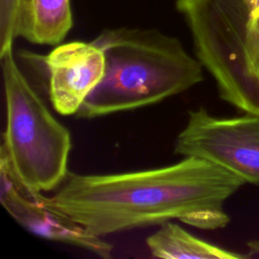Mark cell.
Returning <instances> with one entry per match:
<instances>
[{
	"mask_svg": "<svg viewBox=\"0 0 259 259\" xmlns=\"http://www.w3.org/2000/svg\"><path fill=\"white\" fill-rule=\"evenodd\" d=\"M246 181L208 160L186 156L160 168L115 174L68 172L54 195L36 192L96 236L178 220L202 230L225 228V202Z\"/></svg>",
	"mask_w": 259,
	"mask_h": 259,
	"instance_id": "cell-1",
	"label": "cell"
},
{
	"mask_svg": "<svg viewBox=\"0 0 259 259\" xmlns=\"http://www.w3.org/2000/svg\"><path fill=\"white\" fill-rule=\"evenodd\" d=\"M104 75L76 116L96 118L160 102L203 80V67L180 40L157 29L107 28L93 40Z\"/></svg>",
	"mask_w": 259,
	"mask_h": 259,
	"instance_id": "cell-2",
	"label": "cell"
},
{
	"mask_svg": "<svg viewBox=\"0 0 259 259\" xmlns=\"http://www.w3.org/2000/svg\"><path fill=\"white\" fill-rule=\"evenodd\" d=\"M0 60L6 103L0 162L27 191L55 190L69 172L71 134L28 82L13 50L1 54Z\"/></svg>",
	"mask_w": 259,
	"mask_h": 259,
	"instance_id": "cell-3",
	"label": "cell"
},
{
	"mask_svg": "<svg viewBox=\"0 0 259 259\" xmlns=\"http://www.w3.org/2000/svg\"><path fill=\"white\" fill-rule=\"evenodd\" d=\"M194 52L213 78L220 97L242 110L246 46L253 9L247 0H176Z\"/></svg>",
	"mask_w": 259,
	"mask_h": 259,
	"instance_id": "cell-4",
	"label": "cell"
},
{
	"mask_svg": "<svg viewBox=\"0 0 259 259\" xmlns=\"http://www.w3.org/2000/svg\"><path fill=\"white\" fill-rule=\"evenodd\" d=\"M174 152L208 160L239 175L246 183L258 184L259 115L218 117L204 107L190 110L175 140Z\"/></svg>",
	"mask_w": 259,
	"mask_h": 259,
	"instance_id": "cell-5",
	"label": "cell"
},
{
	"mask_svg": "<svg viewBox=\"0 0 259 259\" xmlns=\"http://www.w3.org/2000/svg\"><path fill=\"white\" fill-rule=\"evenodd\" d=\"M0 200L7 212L23 228L41 238L68 244L100 258H110L113 246L68 214L41 202L36 192L19 184L0 162Z\"/></svg>",
	"mask_w": 259,
	"mask_h": 259,
	"instance_id": "cell-6",
	"label": "cell"
},
{
	"mask_svg": "<svg viewBox=\"0 0 259 259\" xmlns=\"http://www.w3.org/2000/svg\"><path fill=\"white\" fill-rule=\"evenodd\" d=\"M49 72V93L61 115H76L86 98L103 78L105 59L93 41L58 45L42 58Z\"/></svg>",
	"mask_w": 259,
	"mask_h": 259,
	"instance_id": "cell-7",
	"label": "cell"
},
{
	"mask_svg": "<svg viewBox=\"0 0 259 259\" xmlns=\"http://www.w3.org/2000/svg\"><path fill=\"white\" fill-rule=\"evenodd\" d=\"M73 26L70 0H18L15 35L35 45H60Z\"/></svg>",
	"mask_w": 259,
	"mask_h": 259,
	"instance_id": "cell-8",
	"label": "cell"
},
{
	"mask_svg": "<svg viewBox=\"0 0 259 259\" xmlns=\"http://www.w3.org/2000/svg\"><path fill=\"white\" fill-rule=\"evenodd\" d=\"M154 257L163 259H238L244 255L201 240L173 222H166L146 239Z\"/></svg>",
	"mask_w": 259,
	"mask_h": 259,
	"instance_id": "cell-9",
	"label": "cell"
},
{
	"mask_svg": "<svg viewBox=\"0 0 259 259\" xmlns=\"http://www.w3.org/2000/svg\"><path fill=\"white\" fill-rule=\"evenodd\" d=\"M18 0H0V55L13 48Z\"/></svg>",
	"mask_w": 259,
	"mask_h": 259,
	"instance_id": "cell-10",
	"label": "cell"
},
{
	"mask_svg": "<svg viewBox=\"0 0 259 259\" xmlns=\"http://www.w3.org/2000/svg\"><path fill=\"white\" fill-rule=\"evenodd\" d=\"M247 253L244 255L245 258L259 259V239L251 240L247 242Z\"/></svg>",
	"mask_w": 259,
	"mask_h": 259,
	"instance_id": "cell-11",
	"label": "cell"
},
{
	"mask_svg": "<svg viewBox=\"0 0 259 259\" xmlns=\"http://www.w3.org/2000/svg\"><path fill=\"white\" fill-rule=\"evenodd\" d=\"M247 1H248V3L250 4V6L252 7L253 13H254L256 10L259 9V0H247ZM253 13H252V14H253Z\"/></svg>",
	"mask_w": 259,
	"mask_h": 259,
	"instance_id": "cell-12",
	"label": "cell"
}]
</instances>
